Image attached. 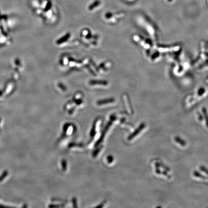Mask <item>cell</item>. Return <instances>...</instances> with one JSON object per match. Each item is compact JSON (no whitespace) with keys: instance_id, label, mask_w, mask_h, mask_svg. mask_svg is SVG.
I'll return each instance as SVG.
<instances>
[{"instance_id":"1","label":"cell","mask_w":208,"mask_h":208,"mask_svg":"<svg viewBox=\"0 0 208 208\" xmlns=\"http://www.w3.org/2000/svg\"><path fill=\"white\" fill-rule=\"evenodd\" d=\"M146 126V124L145 123H142L140 124V125L139 126V127H138V128L136 130V131H135V132L133 134H132V135H131L129 137L128 139L129 140H131V139L133 138L134 137H135L136 135H137L139 134L141 132V131L143 130V129L145 128Z\"/></svg>"},{"instance_id":"2","label":"cell","mask_w":208,"mask_h":208,"mask_svg":"<svg viewBox=\"0 0 208 208\" xmlns=\"http://www.w3.org/2000/svg\"><path fill=\"white\" fill-rule=\"evenodd\" d=\"M174 140L176 141V142L178 143L180 145H181L182 146H185L186 145V142L185 141H184V140H183L181 138L179 137L178 136H176L174 138Z\"/></svg>"},{"instance_id":"3","label":"cell","mask_w":208,"mask_h":208,"mask_svg":"<svg viewBox=\"0 0 208 208\" xmlns=\"http://www.w3.org/2000/svg\"><path fill=\"white\" fill-rule=\"evenodd\" d=\"M203 112L204 115V117L205 118V120H206V125L208 127V114L207 112V110L205 108H203Z\"/></svg>"},{"instance_id":"4","label":"cell","mask_w":208,"mask_h":208,"mask_svg":"<svg viewBox=\"0 0 208 208\" xmlns=\"http://www.w3.org/2000/svg\"><path fill=\"white\" fill-rule=\"evenodd\" d=\"M201 170L202 171H203L204 172H205L208 175V170L207 169H206V168L204 167V166H201L200 167Z\"/></svg>"}]
</instances>
